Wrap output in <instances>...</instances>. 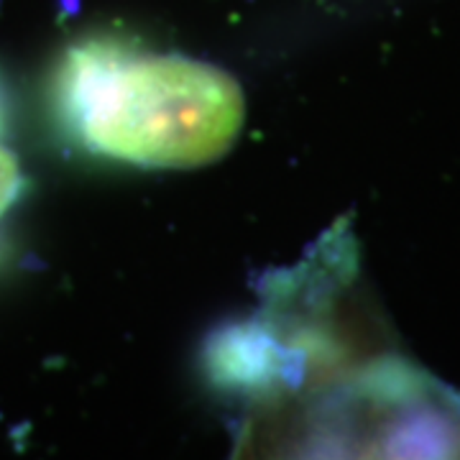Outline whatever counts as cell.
Here are the masks:
<instances>
[{
	"instance_id": "cell-1",
	"label": "cell",
	"mask_w": 460,
	"mask_h": 460,
	"mask_svg": "<svg viewBox=\"0 0 460 460\" xmlns=\"http://www.w3.org/2000/svg\"><path fill=\"white\" fill-rule=\"evenodd\" d=\"M57 105L90 151L159 169L220 159L246 118L243 93L223 69L115 41H87L66 54Z\"/></svg>"
},
{
	"instance_id": "cell-2",
	"label": "cell",
	"mask_w": 460,
	"mask_h": 460,
	"mask_svg": "<svg viewBox=\"0 0 460 460\" xmlns=\"http://www.w3.org/2000/svg\"><path fill=\"white\" fill-rule=\"evenodd\" d=\"M23 190V174L18 159L5 146H0V217L8 213Z\"/></svg>"
},
{
	"instance_id": "cell-3",
	"label": "cell",
	"mask_w": 460,
	"mask_h": 460,
	"mask_svg": "<svg viewBox=\"0 0 460 460\" xmlns=\"http://www.w3.org/2000/svg\"><path fill=\"white\" fill-rule=\"evenodd\" d=\"M3 120H5V105H3V93H0V131H3Z\"/></svg>"
}]
</instances>
